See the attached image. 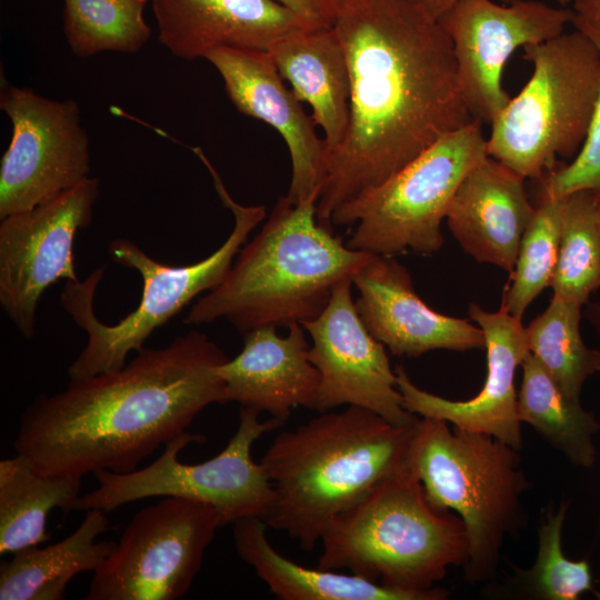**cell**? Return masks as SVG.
Returning <instances> with one entry per match:
<instances>
[{
  "label": "cell",
  "mask_w": 600,
  "mask_h": 600,
  "mask_svg": "<svg viewBox=\"0 0 600 600\" xmlns=\"http://www.w3.org/2000/svg\"><path fill=\"white\" fill-rule=\"evenodd\" d=\"M350 74V119L329 156L317 219L362 197L472 120L452 42L416 0H359L333 22Z\"/></svg>",
  "instance_id": "cell-1"
},
{
  "label": "cell",
  "mask_w": 600,
  "mask_h": 600,
  "mask_svg": "<svg viewBox=\"0 0 600 600\" xmlns=\"http://www.w3.org/2000/svg\"><path fill=\"white\" fill-rule=\"evenodd\" d=\"M229 358L206 333L143 348L114 371L70 380L24 409L13 440L41 474L83 477L134 471L162 444L187 432L212 403L227 402L216 367Z\"/></svg>",
  "instance_id": "cell-2"
},
{
  "label": "cell",
  "mask_w": 600,
  "mask_h": 600,
  "mask_svg": "<svg viewBox=\"0 0 600 600\" xmlns=\"http://www.w3.org/2000/svg\"><path fill=\"white\" fill-rule=\"evenodd\" d=\"M417 422L397 426L347 406L279 433L260 460L273 488L268 528L311 551L337 514L409 466Z\"/></svg>",
  "instance_id": "cell-3"
},
{
  "label": "cell",
  "mask_w": 600,
  "mask_h": 600,
  "mask_svg": "<svg viewBox=\"0 0 600 600\" xmlns=\"http://www.w3.org/2000/svg\"><path fill=\"white\" fill-rule=\"evenodd\" d=\"M318 198L278 199L260 232L238 252L220 286L193 303L184 323L226 319L242 334L318 317L333 289L371 253L353 250L317 219Z\"/></svg>",
  "instance_id": "cell-4"
},
{
  "label": "cell",
  "mask_w": 600,
  "mask_h": 600,
  "mask_svg": "<svg viewBox=\"0 0 600 600\" xmlns=\"http://www.w3.org/2000/svg\"><path fill=\"white\" fill-rule=\"evenodd\" d=\"M318 567L348 569L421 600H443L449 567L464 566L467 530L459 516L434 508L410 467L391 474L324 528Z\"/></svg>",
  "instance_id": "cell-5"
},
{
  "label": "cell",
  "mask_w": 600,
  "mask_h": 600,
  "mask_svg": "<svg viewBox=\"0 0 600 600\" xmlns=\"http://www.w3.org/2000/svg\"><path fill=\"white\" fill-rule=\"evenodd\" d=\"M408 464L428 501L462 520L469 540L466 580L493 578L506 537L517 533L527 518L522 498L529 481L518 450L492 436L420 417Z\"/></svg>",
  "instance_id": "cell-6"
},
{
  "label": "cell",
  "mask_w": 600,
  "mask_h": 600,
  "mask_svg": "<svg viewBox=\"0 0 600 600\" xmlns=\"http://www.w3.org/2000/svg\"><path fill=\"white\" fill-rule=\"evenodd\" d=\"M204 166L222 203L234 217L231 233L213 253L188 266H169L153 260L126 238L111 241V258L122 267L137 270L142 278L138 307L117 324L101 322L93 310L96 290L104 268L96 269L84 281H67L61 303L88 334L87 344L68 368L70 380L122 368L129 353L143 349L156 329L178 314L198 294L222 283L250 232L264 219V206L239 204L228 193L209 160Z\"/></svg>",
  "instance_id": "cell-7"
},
{
  "label": "cell",
  "mask_w": 600,
  "mask_h": 600,
  "mask_svg": "<svg viewBox=\"0 0 600 600\" xmlns=\"http://www.w3.org/2000/svg\"><path fill=\"white\" fill-rule=\"evenodd\" d=\"M533 70L491 122L487 154L524 179L541 180L582 147L600 93V49L576 28L523 48Z\"/></svg>",
  "instance_id": "cell-8"
},
{
  "label": "cell",
  "mask_w": 600,
  "mask_h": 600,
  "mask_svg": "<svg viewBox=\"0 0 600 600\" xmlns=\"http://www.w3.org/2000/svg\"><path fill=\"white\" fill-rule=\"evenodd\" d=\"M481 124L474 119L443 136L383 183L334 211L332 224L358 223L347 246L388 257L438 251L444 242L441 222L458 187L487 156Z\"/></svg>",
  "instance_id": "cell-9"
},
{
  "label": "cell",
  "mask_w": 600,
  "mask_h": 600,
  "mask_svg": "<svg viewBox=\"0 0 600 600\" xmlns=\"http://www.w3.org/2000/svg\"><path fill=\"white\" fill-rule=\"evenodd\" d=\"M257 410L241 407L237 431L212 459L196 464L178 460L190 443H202V434L184 432L169 441L152 463L127 473L96 472L98 487L80 496L73 510L104 512L151 497H178L212 506L222 526L256 517L264 520L273 500L272 484L262 467L251 458L252 444L263 433L284 422L259 420Z\"/></svg>",
  "instance_id": "cell-10"
},
{
  "label": "cell",
  "mask_w": 600,
  "mask_h": 600,
  "mask_svg": "<svg viewBox=\"0 0 600 600\" xmlns=\"http://www.w3.org/2000/svg\"><path fill=\"white\" fill-rule=\"evenodd\" d=\"M222 521L210 504L178 497L133 514L93 572L87 600H174L190 589Z\"/></svg>",
  "instance_id": "cell-11"
},
{
  "label": "cell",
  "mask_w": 600,
  "mask_h": 600,
  "mask_svg": "<svg viewBox=\"0 0 600 600\" xmlns=\"http://www.w3.org/2000/svg\"><path fill=\"white\" fill-rule=\"evenodd\" d=\"M1 79L0 108L12 126L0 166L3 219L89 178L90 143L76 100L49 99Z\"/></svg>",
  "instance_id": "cell-12"
},
{
  "label": "cell",
  "mask_w": 600,
  "mask_h": 600,
  "mask_svg": "<svg viewBox=\"0 0 600 600\" xmlns=\"http://www.w3.org/2000/svg\"><path fill=\"white\" fill-rule=\"evenodd\" d=\"M99 180L89 177L0 223V303L19 332L31 339L43 292L60 279L78 281L73 244L93 217Z\"/></svg>",
  "instance_id": "cell-13"
},
{
  "label": "cell",
  "mask_w": 600,
  "mask_h": 600,
  "mask_svg": "<svg viewBox=\"0 0 600 600\" xmlns=\"http://www.w3.org/2000/svg\"><path fill=\"white\" fill-rule=\"evenodd\" d=\"M574 19L568 7L539 0H459L438 20L449 36L466 103L474 119L491 124L511 99L502 72L519 49L542 43Z\"/></svg>",
  "instance_id": "cell-14"
},
{
  "label": "cell",
  "mask_w": 600,
  "mask_h": 600,
  "mask_svg": "<svg viewBox=\"0 0 600 600\" xmlns=\"http://www.w3.org/2000/svg\"><path fill=\"white\" fill-rule=\"evenodd\" d=\"M352 279L341 281L323 311L301 324L312 344L308 358L320 373L316 409H368L397 426L419 419L403 406L386 347L363 323L352 299Z\"/></svg>",
  "instance_id": "cell-15"
},
{
  "label": "cell",
  "mask_w": 600,
  "mask_h": 600,
  "mask_svg": "<svg viewBox=\"0 0 600 600\" xmlns=\"http://www.w3.org/2000/svg\"><path fill=\"white\" fill-rule=\"evenodd\" d=\"M468 314L481 328L486 340L487 376L482 389L469 400H449L419 388L402 366H396L403 406L418 417L440 419L462 430L489 434L520 450L521 421L514 378L529 352L524 327L521 319L502 308L489 312L471 302Z\"/></svg>",
  "instance_id": "cell-16"
},
{
  "label": "cell",
  "mask_w": 600,
  "mask_h": 600,
  "mask_svg": "<svg viewBox=\"0 0 600 600\" xmlns=\"http://www.w3.org/2000/svg\"><path fill=\"white\" fill-rule=\"evenodd\" d=\"M220 73L239 112L274 128L284 139L292 174L287 194L293 204L318 198L328 174L329 149L268 51L219 48L204 57Z\"/></svg>",
  "instance_id": "cell-17"
},
{
  "label": "cell",
  "mask_w": 600,
  "mask_h": 600,
  "mask_svg": "<svg viewBox=\"0 0 600 600\" xmlns=\"http://www.w3.org/2000/svg\"><path fill=\"white\" fill-rule=\"evenodd\" d=\"M357 310L371 334L397 357L432 350L468 351L486 346L483 331L466 319L446 316L426 304L412 279L393 257L376 256L354 274Z\"/></svg>",
  "instance_id": "cell-18"
},
{
  "label": "cell",
  "mask_w": 600,
  "mask_h": 600,
  "mask_svg": "<svg viewBox=\"0 0 600 600\" xmlns=\"http://www.w3.org/2000/svg\"><path fill=\"white\" fill-rule=\"evenodd\" d=\"M159 42L183 60L219 48L268 51L314 26L277 0H151Z\"/></svg>",
  "instance_id": "cell-19"
},
{
  "label": "cell",
  "mask_w": 600,
  "mask_h": 600,
  "mask_svg": "<svg viewBox=\"0 0 600 600\" xmlns=\"http://www.w3.org/2000/svg\"><path fill=\"white\" fill-rule=\"evenodd\" d=\"M286 337L266 326L243 333L240 353L216 367L227 401L286 422L292 409H316L320 373L308 358L309 344L301 323Z\"/></svg>",
  "instance_id": "cell-20"
},
{
  "label": "cell",
  "mask_w": 600,
  "mask_h": 600,
  "mask_svg": "<svg viewBox=\"0 0 600 600\" xmlns=\"http://www.w3.org/2000/svg\"><path fill=\"white\" fill-rule=\"evenodd\" d=\"M524 180L487 154L463 178L446 216L449 231L466 253L509 274L536 210Z\"/></svg>",
  "instance_id": "cell-21"
},
{
  "label": "cell",
  "mask_w": 600,
  "mask_h": 600,
  "mask_svg": "<svg viewBox=\"0 0 600 600\" xmlns=\"http://www.w3.org/2000/svg\"><path fill=\"white\" fill-rule=\"evenodd\" d=\"M280 76L324 133L329 156L343 142L350 119V74L333 26L289 34L268 50Z\"/></svg>",
  "instance_id": "cell-22"
},
{
  "label": "cell",
  "mask_w": 600,
  "mask_h": 600,
  "mask_svg": "<svg viewBox=\"0 0 600 600\" xmlns=\"http://www.w3.org/2000/svg\"><path fill=\"white\" fill-rule=\"evenodd\" d=\"M106 512L86 511L80 526L59 542L12 553L0 563L1 600H60L70 580L81 572H94L116 542L98 541L108 530Z\"/></svg>",
  "instance_id": "cell-23"
},
{
  "label": "cell",
  "mask_w": 600,
  "mask_h": 600,
  "mask_svg": "<svg viewBox=\"0 0 600 600\" xmlns=\"http://www.w3.org/2000/svg\"><path fill=\"white\" fill-rule=\"evenodd\" d=\"M268 526L256 517L233 522V541L239 557L250 564L280 600H421L414 593L396 590L356 574L321 568H306L280 554L267 537Z\"/></svg>",
  "instance_id": "cell-24"
},
{
  "label": "cell",
  "mask_w": 600,
  "mask_h": 600,
  "mask_svg": "<svg viewBox=\"0 0 600 600\" xmlns=\"http://www.w3.org/2000/svg\"><path fill=\"white\" fill-rule=\"evenodd\" d=\"M82 478L44 476L22 456L0 461V554L14 553L50 540L49 512L74 509Z\"/></svg>",
  "instance_id": "cell-25"
},
{
  "label": "cell",
  "mask_w": 600,
  "mask_h": 600,
  "mask_svg": "<svg viewBox=\"0 0 600 600\" xmlns=\"http://www.w3.org/2000/svg\"><path fill=\"white\" fill-rule=\"evenodd\" d=\"M521 367L517 401L521 423L531 426L572 464L592 468L597 460L593 436L600 430L594 413L568 396L530 352Z\"/></svg>",
  "instance_id": "cell-26"
},
{
  "label": "cell",
  "mask_w": 600,
  "mask_h": 600,
  "mask_svg": "<svg viewBox=\"0 0 600 600\" xmlns=\"http://www.w3.org/2000/svg\"><path fill=\"white\" fill-rule=\"evenodd\" d=\"M582 306L552 297L547 309L524 327L529 352L571 398L580 400L587 379L600 372V350L580 333Z\"/></svg>",
  "instance_id": "cell-27"
},
{
  "label": "cell",
  "mask_w": 600,
  "mask_h": 600,
  "mask_svg": "<svg viewBox=\"0 0 600 600\" xmlns=\"http://www.w3.org/2000/svg\"><path fill=\"white\" fill-rule=\"evenodd\" d=\"M562 199L559 251L550 287L553 297L583 307L600 287L598 197L578 191Z\"/></svg>",
  "instance_id": "cell-28"
},
{
  "label": "cell",
  "mask_w": 600,
  "mask_h": 600,
  "mask_svg": "<svg viewBox=\"0 0 600 600\" xmlns=\"http://www.w3.org/2000/svg\"><path fill=\"white\" fill-rule=\"evenodd\" d=\"M63 31L74 56L134 53L149 41L148 0H63Z\"/></svg>",
  "instance_id": "cell-29"
},
{
  "label": "cell",
  "mask_w": 600,
  "mask_h": 600,
  "mask_svg": "<svg viewBox=\"0 0 600 600\" xmlns=\"http://www.w3.org/2000/svg\"><path fill=\"white\" fill-rule=\"evenodd\" d=\"M563 199L540 197L522 236L500 308L522 319L531 302L551 286L559 251Z\"/></svg>",
  "instance_id": "cell-30"
},
{
  "label": "cell",
  "mask_w": 600,
  "mask_h": 600,
  "mask_svg": "<svg viewBox=\"0 0 600 600\" xmlns=\"http://www.w3.org/2000/svg\"><path fill=\"white\" fill-rule=\"evenodd\" d=\"M568 508L561 502L557 510H547L539 528L536 562L529 570H518L522 592L532 599L578 600L588 591L600 599L588 561H573L563 554L561 537Z\"/></svg>",
  "instance_id": "cell-31"
},
{
  "label": "cell",
  "mask_w": 600,
  "mask_h": 600,
  "mask_svg": "<svg viewBox=\"0 0 600 600\" xmlns=\"http://www.w3.org/2000/svg\"><path fill=\"white\" fill-rule=\"evenodd\" d=\"M589 33L600 49V37ZM540 181V197L543 198L560 199L578 191H590L600 198V93L579 152L569 163L557 166Z\"/></svg>",
  "instance_id": "cell-32"
},
{
  "label": "cell",
  "mask_w": 600,
  "mask_h": 600,
  "mask_svg": "<svg viewBox=\"0 0 600 600\" xmlns=\"http://www.w3.org/2000/svg\"><path fill=\"white\" fill-rule=\"evenodd\" d=\"M572 26L600 37V0H571Z\"/></svg>",
  "instance_id": "cell-33"
},
{
  "label": "cell",
  "mask_w": 600,
  "mask_h": 600,
  "mask_svg": "<svg viewBox=\"0 0 600 600\" xmlns=\"http://www.w3.org/2000/svg\"><path fill=\"white\" fill-rule=\"evenodd\" d=\"M318 27H329L332 22L320 0H277Z\"/></svg>",
  "instance_id": "cell-34"
},
{
  "label": "cell",
  "mask_w": 600,
  "mask_h": 600,
  "mask_svg": "<svg viewBox=\"0 0 600 600\" xmlns=\"http://www.w3.org/2000/svg\"><path fill=\"white\" fill-rule=\"evenodd\" d=\"M428 13L433 18L439 19L459 0H416ZM512 1V0H506Z\"/></svg>",
  "instance_id": "cell-35"
},
{
  "label": "cell",
  "mask_w": 600,
  "mask_h": 600,
  "mask_svg": "<svg viewBox=\"0 0 600 600\" xmlns=\"http://www.w3.org/2000/svg\"><path fill=\"white\" fill-rule=\"evenodd\" d=\"M324 7L332 24L334 20L348 8L353 6L359 0H320Z\"/></svg>",
  "instance_id": "cell-36"
},
{
  "label": "cell",
  "mask_w": 600,
  "mask_h": 600,
  "mask_svg": "<svg viewBox=\"0 0 600 600\" xmlns=\"http://www.w3.org/2000/svg\"><path fill=\"white\" fill-rule=\"evenodd\" d=\"M584 316L592 324L600 339V301L588 302L584 310Z\"/></svg>",
  "instance_id": "cell-37"
},
{
  "label": "cell",
  "mask_w": 600,
  "mask_h": 600,
  "mask_svg": "<svg viewBox=\"0 0 600 600\" xmlns=\"http://www.w3.org/2000/svg\"><path fill=\"white\" fill-rule=\"evenodd\" d=\"M558 6L568 7L571 3V0H553Z\"/></svg>",
  "instance_id": "cell-38"
},
{
  "label": "cell",
  "mask_w": 600,
  "mask_h": 600,
  "mask_svg": "<svg viewBox=\"0 0 600 600\" xmlns=\"http://www.w3.org/2000/svg\"><path fill=\"white\" fill-rule=\"evenodd\" d=\"M598 217H599V229H600V198H598Z\"/></svg>",
  "instance_id": "cell-39"
}]
</instances>
